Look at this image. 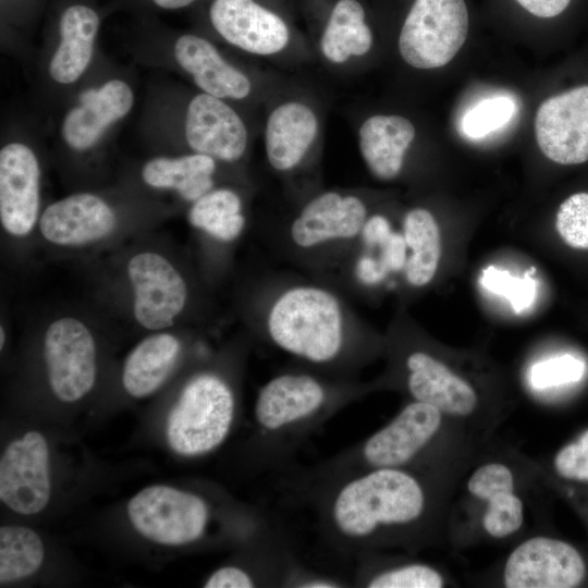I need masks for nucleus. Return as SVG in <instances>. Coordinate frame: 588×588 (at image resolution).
Masks as SVG:
<instances>
[{"label":"nucleus","mask_w":588,"mask_h":588,"mask_svg":"<svg viewBox=\"0 0 588 588\" xmlns=\"http://www.w3.org/2000/svg\"><path fill=\"white\" fill-rule=\"evenodd\" d=\"M372 34L365 23V11L357 0H339L331 10L320 39L323 56L333 63L366 54Z\"/></svg>","instance_id":"nucleus-28"},{"label":"nucleus","mask_w":588,"mask_h":588,"mask_svg":"<svg viewBox=\"0 0 588 588\" xmlns=\"http://www.w3.org/2000/svg\"><path fill=\"white\" fill-rule=\"evenodd\" d=\"M482 283L490 291L505 295L516 311L527 308L535 296V282L531 279L515 278L493 267L483 272Z\"/></svg>","instance_id":"nucleus-34"},{"label":"nucleus","mask_w":588,"mask_h":588,"mask_svg":"<svg viewBox=\"0 0 588 588\" xmlns=\"http://www.w3.org/2000/svg\"><path fill=\"white\" fill-rule=\"evenodd\" d=\"M415 134L413 123L404 117L378 114L368 118L359 128L358 142L369 172L381 181L396 179Z\"/></svg>","instance_id":"nucleus-22"},{"label":"nucleus","mask_w":588,"mask_h":588,"mask_svg":"<svg viewBox=\"0 0 588 588\" xmlns=\"http://www.w3.org/2000/svg\"><path fill=\"white\" fill-rule=\"evenodd\" d=\"M184 133L194 152L229 163L243 157L248 142L246 126L234 109L223 99L206 93L189 101Z\"/></svg>","instance_id":"nucleus-15"},{"label":"nucleus","mask_w":588,"mask_h":588,"mask_svg":"<svg viewBox=\"0 0 588 588\" xmlns=\"http://www.w3.org/2000/svg\"><path fill=\"white\" fill-rule=\"evenodd\" d=\"M318 132L315 112L305 103L289 101L269 115L265 131L266 156L278 172H291L305 159Z\"/></svg>","instance_id":"nucleus-21"},{"label":"nucleus","mask_w":588,"mask_h":588,"mask_svg":"<svg viewBox=\"0 0 588 588\" xmlns=\"http://www.w3.org/2000/svg\"><path fill=\"white\" fill-rule=\"evenodd\" d=\"M403 238L409 255L403 266L404 279L413 287L428 285L434 278L441 258V236L432 213L414 208L403 219Z\"/></svg>","instance_id":"nucleus-26"},{"label":"nucleus","mask_w":588,"mask_h":588,"mask_svg":"<svg viewBox=\"0 0 588 588\" xmlns=\"http://www.w3.org/2000/svg\"><path fill=\"white\" fill-rule=\"evenodd\" d=\"M182 353L180 339L169 332H157L142 340L127 355L122 384L133 397H146L168 379Z\"/></svg>","instance_id":"nucleus-24"},{"label":"nucleus","mask_w":588,"mask_h":588,"mask_svg":"<svg viewBox=\"0 0 588 588\" xmlns=\"http://www.w3.org/2000/svg\"><path fill=\"white\" fill-rule=\"evenodd\" d=\"M264 586L261 579L243 566L225 565L216 569L206 579V588H252Z\"/></svg>","instance_id":"nucleus-37"},{"label":"nucleus","mask_w":588,"mask_h":588,"mask_svg":"<svg viewBox=\"0 0 588 588\" xmlns=\"http://www.w3.org/2000/svg\"><path fill=\"white\" fill-rule=\"evenodd\" d=\"M217 160L203 154L156 157L142 169L144 182L154 188L171 189L194 203L215 188Z\"/></svg>","instance_id":"nucleus-25"},{"label":"nucleus","mask_w":588,"mask_h":588,"mask_svg":"<svg viewBox=\"0 0 588 588\" xmlns=\"http://www.w3.org/2000/svg\"><path fill=\"white\" fill-rule=\"evenodd\" d=\"M554 466L564 478L588 481V430L581 434L578 442L567 444L559 451Z\"/></svg>","instance_id":"nucleus-35"},{"label":"nucleus","mask_w":588,"mask_h":588,"mask_svg":"<svg viewBox=\"0 0 588 588\" xmlns=\"http://www.w3.org/2000/svg\"><path fill=\"white\" fill-rule=\"evenodd\" d=\"M515 101L507 96H494L478 102L462 118V132L470 138H481L504 126L515 114Z\"/></svg>","instance_id":"nucleus-31"},{"label":"nucleus","mask_w":588,"mask_h":588,"mask_svg":"<svg viewBox=\"0 0 588 588\" xmlns=\"http://www.w3.org/2000/svg\"><path fill=\"white\" fill-rule=\"evenodd\" d=\"M45 559L39 535L25 526L0 528V583L17 581L35 574Z\"/></svg>","instance_id":"nucleus-29"},{"label":"nucleus","mask_w":588,"mask_h":588,"mask_svg":"<svg viewBox=\"0 0 588 588\" xmlns=\"http://www.w3.org/2000/svg\"><path fill=\"white\" fill-rule=\"evenodd\" d=\"M51 493L49 448L38 431L11 441L0 458V500L22 515L41 512Z\"/></svg>","instance_id":"nucleus-10"},{"label":"nucleus","mask_w":588,"mask_h":588,"mask_svg":"<svg viewBox=\"0 0 588 588\" xmlns=\"http://www.w3.org/2000/svg\"><path fill=\"white\" fill-rule=\"evenodd\" d=\"M137 323L161 331L174 323L188 304L189 290L179 269L157 252L135 254L127 264Z\"/></svg>","instance_id":"nucleus-9"},{"label":"nucleus","mask_w":588,"mask_h":588,"mask_svg":"<svg viewBox=\"0 0 588 588\" xmlns=\"http://www.w3.org/2000/svg\"><path fill=\"white\" fill-rule=\"evenodd\" d=\"M584 372V362L565 354L534 365L530 370V381L534 387L544 389L577 382L583 378Z\"/></svg>","instance_id":"nucleus-33"},{"label":"nucleus","mask_w":588,"mask_h":588,"mask_svg":"<svg viewBox=\"0 0 588 588\" xmlns=\"http://www.w3.org/2000/svg\"><path fill=\"white\" fill-rule=\"evenodd\" d=\"M526 11L539 17H553L562 13L571 0H516Z\"/></svg>","instance_id":"nucleus-38"},{"label":"nucleus","mask_w":588,"mask_h":588,"mask_svg":"<svg viewBox=\"0 0 588 588\" xmlns=\"http://www.w3.org/2000/svg\"><path fill=\"white\" fill-rule=\"evenodd\" d=\"M250 321L301 367L356 379L367 357L366 328L345 294L308 274L266 272L253 292Z\"/></svg>","instance_id":"nucleus-1"},{"label":"nucleus","mask_w":588,"mask_h":588,"mask_svg":"<svg viewBox=\"0 0 588 588\" xmlns=\"http://www.w3.org/2000/svg\"><path fill=\"white\" fill-rule=\"evenodd\" d=\"M10 2L8 7L14 9H25L32 7L33 0H5Z\"/></svg>","instance_id":"nucleus-40"},{"label":"nucleus","mask_w":588,"mask_h":588,"mask_svg":"<svg viewBox=\"0 0 588 588\" xmlns=\"http://www.w3.org/2000/svg\"><path fill=\"white\" fill-rule=\"evenodd\" d=\"M581 555L571 544L535 537L519 544L504 567L507 588H572L585 577Z\"/></svg>","instance_id":"nucleus-12"},{"label":"nucleus","mask_w":588,"mask_h":588,"mask_svg":"<svg viewBox=\"0 0 588 588\" xmlns=\"http://www.w3.org/2000/svg\"><path fill=\"white\" fill-rule=\"evenodd\" d=\"M40 169L27 145L10 143L0 150V221L14 236H27L39 221Z\"/></svg>","instance_id":"nucleus-13"},{"label":"nucleus","mask_w":588,"mask_h":588,"mask_svg":"<svg viewBox=\"0 0 588 588\" xmlns=\"http://www.w3.org/2000/svg\"><path fill=\"white\" fill-rule=\"evenodd\" d=\"M39 230L49 243L81 247L109 237L118 219L111 206L93 193H75L50 204L39 217Z\"/></svg>","instance_id":"nucleus-16"},{"label":"nucleus","mask_w":588,"mask_h":588,"mask_svg":"<svg viewBox=\"0 0 588 588\" xmlns=\"http://www.w3.org/2000/svg\"><path fill=\"white\" fill-rule=\"evenodd\" d=\"M347 586L342 579L313 571L303 566L296 560L289 566L282 581V587L341 588Z\"/></svg>","instance_id":"nucleus-36"},{"label":"nucleus","mask_w":588,"mask_h":588,"mask_svg":"<svg viewBox=\"0 0 588 588\" xmlns=\"http://www.w3.org/2000/svg\"><path fill=\"white\" fill-rule=\"evenodd\" d=\"M404 365L406 389L414 401L454 416H468L475 411L474 389L429 353L413 351L406 355Z\"/></svg>","instance_id":"nucleus-19"},{"label":"nucleus","mask_w":588,"mask_h":588,"mask_svg":"<svg viewBox=\"0 0 588 588\" xmlns=\"http://www.w3.org/2000/svg\"><path fill=\"white\" fill-rule=\"evenodd\" d=\"M536 140L550 160L579 164L588 160V86L546 99L535 118Z\"/></svg>","instance_id":"nucleus-11"},{"label":"nucleus","mask_w":588,"mask_h":588,"mask_svg":"<svg viewBox=\"0 0 588 588\" xmlns=\"http://www.w3.org/2000/svg\"><path fill=\"white\" fill-rule=\"evenodd\" d=\"M54 21L59 42L49 74L59 84H72L90 63L101 15L93 0H61Z\"/></svg>","instance_id":"nucleus-17"},{"label":"nucleus","mask_w":588,"mask_h":588,"mask_svg":"<svg viewBox=\"0 0 588 588\" xmlns=\"http://www.w3.org/2000/svg\"><path fill=\"white\" fill-rule=\"evenodd\" d=\"M134 94L122 79H110L84 90L78 103L65 114L61 133L66 145L77 151L93 148L110 125L132 109Z\"/></svg>","instance_id":"nucleus-18"},{"label":"nucleus","mask_w":588,"mask_h":588,"mask_svg":"<svg viewBox=\"0 0 588 588\" xmlns=\"http://www.w3.org/2000/svg\"><path fill=\"white\" fill-rule=\"evenodd\" d=\"M555 226L565 244L588 249V193H576L560 205Z\"/></svg>","instance_id":"nucleus-32"},{"label":"nucleus","mask_w":588,"mask_h":588,"mask_svg":"<svg viewBox=\"0 0 588 588\" xmlns=\"http://www.w3.org/2000/svg\"><path fill=\"white\" fill-rule=\"evenodd\" d=\"M243 207V200L234 189L215 187L192 204L187 219L194 229L212 241L232 244L247 225Z\"/></svg>","instance_id":"nucleus-27"},{"label":"nucleus","mask_w":588,"mask_h":588,"mask_svg":"<svg viewBox=\"0 0 588 588\" xmlns=\"http://www.w3.org/2000/svg\"><path fill=\"white\" fill-rule=\"evenodd\" d=\"M237 411L232 382L217 370L194 373L183 385L167 419V440L176 454L206 455L230 434Z\"/></svg>","instance_id":"nucleus-5"},{"label":"nucleus","mask_w":588,"mask_h":588,"mask_svg":"<svg viewBox=\"0 0 588 588\" xmlns=\"http://www.w3.org/2000/svg\"><path fill=\"white\" fill-rule=\"evenodd\" d=\"M173 47L175 61L204 93L221 99H244L250 94L249 78L226 62L208 39L182 34Z\"/></svg>","instance_id":"nucleus-20"},{"label":"nucleus","mask_w":588,"mask_h":588,"mask_svg":"<svg viewBox=\"0 0 588 588\" xmlns=\"http://www.w3.org/2000/svg\"><path fill=\"white\" fill-rule=\"evenodd\" d=\"M4 342H5V332H4V328L1 327L0 328V347L1 348H3Z\"/></svg>","instance_id":"nucleus-41"},{"label":"nucleus","mask_w":588,"mask_h":588,"mask_svg":"<svg viewBox=\"0 0 588 588\" xmlns=\"http://www.w3.org/2000/svg\"><path fill=\"white\" fill-rule=\"evenodd\" d=\"M366 391L356 379L301 366L274 375L259 389L254 405L266 466L283 465L301 443Z\"/></svg>","instance_id":"nucleus-3"},{"label":"nucleus","mask_w":588,"mask_h":588,"mask_svg":"<svg viewBox=\"0 0 588 588\" xmlns=\"http://www.w3.org/2000/svg\"><path fill=\"white\" fill-rule=\"evenodd\" d=\"M369 217L360 196L324 191L278 231H270L271 245L284 261L332 285L358 249Z\"/></svg>","instance_id":"nucleus-4"},{"label":"nucleus","mask_w":588,"mask_h":588,"mask_svg":"<svg viewBox=\"0 0 588 588\" xmlns=\"http://www.w3.org/2000/svg\"><path fill=\"white\" fill-rule=\"evenodd\" d=\"M355 586L367 588H441L444 580L433 567L413 563L355 576Z\"/></svg>","instance_id":"nucleus-30"},{"label":"nucleus","mask_w":588,"mask_h":588,"mask_svg":"<svg viewBox=\"0 0 588 588\" xmlns=\"http://www.w3.org/2000/svg\"><path fill=\"white\" fill-rule=\"evenodd\" d=\"M467 33L464 0H415L400 33L399 50L413 68H441L460 51Z\"/></svg>","instance_id":"nucleus-7"},{"label":"nucleus","mask_w":588,"mask_h":588,"mask_svg":"<svg viewBox=\"0 0 588 588\" xmlns=\"http://www.w3.org/2000/svg\"><path fill=\"white\" fill-rule=\"evenodd\" d=\"M132 526L145 538L166 546H185L207 532L211 511L200 495L164 485L142 489L127 503Z\"/></svg>","instance_id":"nucleus-6"},{"label":"nucleus","mask_w":588,"mask_h":588,"mask_svg":"<svg viewBox=\"0 0 588 588\" xmlns=\"http://www.w3.org/2000/svg\"><path fill=\"white\" fill-rule=\"evenodd\" d=\"M310 503L326 540L356 554L383 535L420 520L426 492L403 468L362 470L298 493Z\"/></svg>","instance_id":"nucleus-2"},{"label":"nucleus","mask_w":588,"mask_h":588,"mask_svg":"<svg viewBox=\"0 0 588 588\" xmlns=\"http://www.w3.org/2000/svg\"><path fill=\"white\" fill-rule=\"evenodd\" d=\"M207 15L225 41L246 52L273 54L289 42L285 22L255 0H211Z\"/></svg>","instance_id":"nucleus-14"},{"label":"nucleus","mask_w":588,"mask_h":588,"mask_svg":"<svg viewBox=\"0 0 588 588\" xmlns=\"http://www.w3.org/2000/svg\"><path fill=\"white\" fill-rule=\"evenodd\" d=\"M140 7L160 11H176L191 7L198 0H130Z\"/></svg>","instance_id":"nucleus-39"},{"label":"nucleus","mask_w":588,"mask_h":588,"mask_svg":"<svg viewBox=\"0 0 588 588\" xmlns=\"http://www.w3.org/2000/svg\"><path fill=\"white\" fill-rule=\"evenodd\" d=\"M467 488L473 495L488 502L482 525L491 537L505 538L520 528L523 502L514 493V477L507 466L501 463L480 466L470 476Z\"/></svg>","instance_id":"nucleus-23"},{"label":"nucleus","mask_w":588,"mask_h":588,"mask_svg":"<svg viewBox=\"0 0 588 588\" xmlns=\"http://www.w3.org/2000/svg\"><path fill=\"white\" fill-rule=\"evenodd\" d=\"M44 358L49 387L62 402L83 399L97 377V348L89 328L65 316L53 320L44 335Z\"/></svg>","instance_id":"nucleus-8"}]
</instances>
